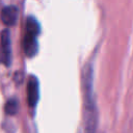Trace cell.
Masks as SVG:
<instances>
[{
  "label": "cell",
  "mask_w": 133,
  "mask_h": 133,
  "mask_svg": "<svg viewBox=\"0 0 133 133\" xmlns=\"http://www.w3.org/2000/svg\"><path fill=\"white\" fill-rule=\"evenodd\" d=\"M18 15H19V11L16 6L14 5L5 6L1 10V21L4 25L14 26L17 23Z\"/></svg>",
  "instance_id": "277c9868"
},
{
  "label": "cell",
  "mask_w": 133,
  "mask_h": 133,
  "mask_svg": "<svg viewBox=\"0 0 133 133\" xmlns=\"http://www.w3.org/2000/svg\"><path fill=\"white\" fill-rule=\"evenodd\" d=\"M39 88L38 80L35 76H30L27 83V102L30 107H34L38 101Z\"/></svg>",
  "instance_id": "3957f363"
},
{
  "label": "cell",
  "mask_w": 133,
  "mask_h": 133,
  "mask_svg": "<svg viewBox=\"0 0 133 133\" xmlns=\"http://www.w3.org/2000/svg\"><path fill=\"white\" fill-rule=\"evenodd\" d=\"M5 112L7 114H15L18 111V101L16 99H10L5 104Z\"/></svg>",
  "instance_id": "5b68a950"
},
{
  "label": "cell",
  "mask_w": 133,
  "mask_h": 133,
  "mask_svg": "<svg viewBox=\"0 0 133 133\" xmlns=\"http://www.w3.org/2000/svg\"><path fill=\"white\" fill-rule=\"evenodd\" d=\"M10 58H11L10 35H9V31L5 29L1 32V37H0V61L8 66L10 64Z\"/></svg>",
  "instance_id": "7a4b0ae2"
},
{
  "label": "cell",
  "mask_w": 133,
  "mask_h": 133,
  "mask_svg": "<svg viewBox=\"0 0 133 133\" xmlns=\"http://www.w3.org/2000/svg\"><path fill=\"white\" fill-rule=\"evenodd\" d=\"M39 33V25L33 17H28L26 21V31L23 39V48L26 56L32 57L36 54L38 45H37V35Z\"/></svg>",
  "instance_id": "6da1fadb"
}]
</instances>
